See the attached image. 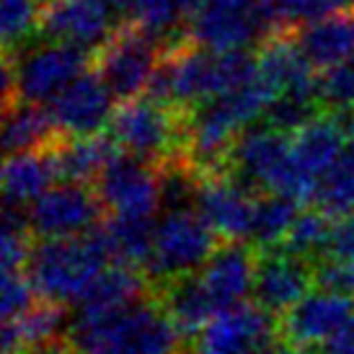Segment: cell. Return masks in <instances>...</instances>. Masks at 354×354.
<instances>
[{"label":"cell","mask_w":354,"mask_h":354,"mask_svg":"<svg viewBox=\"0 0 354 354\" xmlns=\"http://www.w3.org/2000/svg\"><path fill=\"white\" fill-rule=\"evenodd\" d=\"M315 290L354 297V264L328 259V256L318 259L315 261Z\"/></svg>","instance_id":"obj_32"},{"label":"cell","mask_w":354,"mask_h":354,"mask_svg":"<svg viewBox=\"0 0 354 354\" xmlns=\"http://www.w3.org/2000/svg\"><path fill=\"white\" fill-rule=\"evenodd\" d=\"M68 328V310L55 303H37L29 313H24L16 321H8L3 328V354H24L26 349L52 339H62V331Z\"/></svg>","instance_id":"obj_24"},{"label":"cell","mask_w":354,"mask_h":354,"mask_svg":"<svg viewBox=\"0 0 354 354\" xmlns=\"http://www.w3.org/2000/svg\"><path fill=\"white\" fill-rule=\"evenodd\" d=\"M315 207L339 220L354 212V140L315 189Z\"/></svg>","instance_id":"obj_28"},{"label":"cell","mask_w":354,"mask_h":354,"mask_svg":"<svg viewBox=\"0 0 354 354\" xmlns=\"http://www.w3.org/2000/svg\"><path fill=\"white\" fill-rule=\"evenodd\" d=\"M70 342L80 354H184V334L156 295L106 315H73Z\"/></svg>","instance_id":"obj_1"},{"label":"cell","mask_w":354,"mask_h":354,"mask_svg":"<svg viewBox=\"0 0 354 354\" xmlns=\"http://www.w3.org/2000/svg\"><path fill=\"white\" fill-rule=\"evenodd\" d=\"M324 256L354 264V212L336 220L334 233H331V241H328V248H326Z\"/></svg>","instance_id":"obj_33"},{"label":"cell","mask_w":354,"mask_h":354,"mask_svg":"<svg viewBox=\"0 0 354 354\" xmlns=\"http://www.w3.org/2000/svg\"><path fill=\"white\" fill-rule=\"evenodd\" d=\"M73 352H75V346H73L70 339H52V342L31 346L24 354H73Z\"/></svg>","instance_id":"obj_35"},{"label":"cell","mask_w":354,"mask_h":354,"mask_svg":"<svg viewBox=\"0 0 354 354\" xmlns=\"http://www.w3.org/2000/svg\"><path fill=\"white\" fill-rule=\"evenodd\" d=\"M111 251L106 246L104 230L96 227L93 233L80 238H59V241H41L34 243L29 261V279L37 297L55 305H80L109 269Z\"/></svg>","instance_id":"obj_2"},{"label":"cell","mask_w":354,"mask_h":354,"mask_svg":"<svg viewBox=\"0 0 354 354\" xmlns=\"http://www.w3.org/2000/svg\"><path fill=\"white\" fill-rule=\"evenodd\" d=\"M272 31H295L331 16L354 13V0H261Z\"/></svg>","instance_id":"obj_26"},{"label":"cell","mask_w":354,"mask_h":354,"mask_svg":"<svg viewBox=\"0 0 354 354\" xmlns=\"http://www.w3.org/2000/svg\"><path fill=\"white\" fill-rule=\"evenodd\" d=\"M324 354H354V318L339 331L336 336H331L324 346H321Z\"/></svg>","instance_id":"obj_34"},{"label":"cell","mask_w":354,"mask_h":354,"mask_svg":"<svg viewBox=\"0 0 354 354\" xmlns=\"http://www.w3.org/2000/svg\"><path fill=\"white\" fill-rule=\"evenodd\" d=\"M52 156L57 163V176L62 184H83L91 187L106 171V166L119 156V148L109 135L93 138H62L52 145Z\"/></svg>","instance_id":"obj_19"},{"label":"cell","mask_w":354,"mask_h":354,"mask_svg":"<svg viewBox=\"0 0 354 354\" xmlns=\"http://www.w3.org/2000/svg\"><path fill=\"white\" fill-rule=\"evenodd\" d=\"M109 138L124 156L160 168L184 158V114L140 96L117 106L109 122Z\"/></svg>","instance_id":"obj_4"},{"label":"cell","mask_w":354,"mask_h":354,"mask_svg":"<svg viewBox=\"0 0 354 354\" xmlns=\"http://www.w3.org/2000/svg\"><path fill=\"white\" fill-rule=\"evenodd\" d=\"M336 220L328 212H324L321 207H308L297 215L295 225L290 230V236L285 238L282 243V251L292 256H300V259H308V261H318L321 256L326 254L328 248V241H331V233H334Z\"/></svg>","instance_id":"obj_27"},{"label":"cell","mask_w":354,"mask_h":354,"mask_svg":"<svg viewBox=\"0 0 354 354\" xmlns=\"http://www.w3.org/2000/svg\"><path fill=\"white\" fill-rule=\"evenodd\" d=\"M256 197L259 194L241 187L230 174L202 176L197 212L223 241H248Z\"/></svg>","instance_id":"obj_16"},{"label":"cell","mask_w":354,"mask_h":354,"mask_svg":"<svg viewBox=\"0 0 354 354\" xmlns=\"http://www.w3.org/2000/svg\"><path fill=\"white\" fill-rule=\"evenodd\" d=\"M259 251L246 241H223L197 274H192L199 297L212 318L233 310L254 295Z\"/></svg>","instance_id":"obj_9"},{"label":"cell","mask_w":354,"mask_h":354,"mask_svg":"<svg viewBox=\"0 0 354 354\" xmlns=\"http://www.w3.org/2000/svg\"><path fill=\"white\" fill-rule=\"evenodd\" d=\"M297 44L313 70H328L354 57V16H331L295 31Z\"/></svg>","instance_id":"obj_21"},{"label":"cell","mask_w":354,"mask_h":354,"mask_svg":"<svg viewBox=\"0 0 354 354\" xmlns=\"http://www.w3.org/2000/svg\"><path fill=\"white\" fill-rule=\"evenodd\" d=\"M354 318V297L313 290L279 318V336L287 346H324Z\"/></svg>","instance_id":"obj_14"},{"label":"cell","mask_w":354,"mask_h":354,"mask_svg":"<svg viewBox=\"0 0 354 354\" xmlns=\"http://www.w3.org/2000/svg\"><path fill=\"white\" fill-rule=\"evenodd\" d=\"M300 212L303 209H300L295 199L282 197V194H259L246 243L254 246L259 254L282 248V243L290 236V230H292Z\"/></svg>","instance_id":"obj_25"},{"label":"cell","mask_w":354,"mask_h":354,"mask_svg":"<svg viewBox=\"0 0 354 354\" xmlns=\"http://www.w3.org/2000/svg\"><path fill=\"white\" fill-rule=\"evenodd\" d=\"M184 354H207V352H202V349H187Z\"/></svg>","instance_id":"obj_37"},{"label":"cell","mask_w":354,"mask_h":354,"mask_svg":"<svg viewBox=\"0 0 354 354\" xmlns=\"http://www.w3.org/2000/svg\"><path fill=\"white\" fill-rule=\"evenodd\" d=\"M354 140V114L321 111L295 135H290V158L303 187L305 202H313L321 178L334 168Z\"/></svg>","instance_id":"obj_8"},{"label":"cell","mask_w":354,"mask_h":354,"mask_svg":"<svg viewBox=\"0 0 354 354\" xmlns=\"http://www.w3.org/2000/svg\"><path fill=\"white\" fill-rule=\"evenodd\" d=\"M318 96L324 111L354 114V57L318 75Z\"/></svg>","instance_id":"obj_30"},{"label":"cell","mask_w":354,"mask_h":354,"mask_svg":"<svg viewBox=\"0 0 354 354\" xmlns=\"http://www.w3.org/2000/svg\"><path fill=\"white\" fill-rule=\"evenodd\" d=\"M277 354H324L321 349H310V346H287L282 344V349Z\"/></svg>","instance_id":"obj_36"},{"label":"cell","mask_w":354,"mask_h":354,"mask_svg":"<svg viewBox=\"0 0 354 354\" xmlns=\"http://www.w3.org/2000/svg\"><path fill=\"white\" fill-rule=\"evenodd\" d=\"M315 287V264L300 256H292L274 248L259 254L254 282V303L261 305L266 313L282 318L292 310L300 300L313 292Z\"/></svg>","instance_id":"obj_13"},{"label":"cell","mask_w":354,"mask_h":354,"mask_svg":"<svg viewBox=\"0 0 354 354\" xmlns=\"http://www.w3.org/2000/svg\"><path fill=\"white\" fill-rule=\"evenodd\" d=\"M256 62H259V75L274 88L277 96L285 91L310 88L318 83L310 62L305 59L297 44V37L290 31H277L266 41H261Z\"/></svg>","instance_id":"obj_18"},{"label":"cell","mask_w":354,"mask_h":354,"mask_svg":"<svg viewBox=\"0 0 354 354\" xmlns=\"http://www.w3.org/2000/svg\"><path fill=\"white\" fill-rule=\"evenodd\" d=\"M217 233L205 223L197 209H171L158 220L153 256L145 277L153 292L176 282L181 277L197 274L217 251Z\"/></svg>","instance_id":"obj_5"},{"label":"cell","mask_w":354,"mask_h":354,"mask_svg":"<svg viewBox=\"0 0 354 354\" xmlns=\"http://www.w3.org/2000/svg\"><path fill=\"white\" fill-rule=\"evenodd\" d=\"M88 68V52L59 44L39 41L26 44L24 50L6 55L3 62V101L13 104H52L65 88Z\"/></svg>","instance_id":"obj_3"},{"label":"cell","mask_w":354,"mask_h":354,"mask_svg":"<svg viewBox=\"0 0 354 354\" xmlns=\"http://www.w3.org/2000/svg\"><path fill=\"white\" fill-rule=\"evenodd\" d=\"M106 207L96 189L83 184H55V187L26 209L29 227L41 241L80 238L104 225Z\"/></svg>","instance_id":"obj_10"},{"label":"cell","mask_w":354,"mask_h":354,"mask_svg":"<svg viewBox=\"0 0 354 354\" xmlns=\"http://www.w3.org/2000/svg\"><path fill=\"white\" fill-rule=\"evenodd\" d=\"M93 189L111 217H156L160 207L158 168L132 156L114 158Z\"/></svg>","instance_id":"obj_12"},{"label":"cell","mask_w":354,"mask_h":354,"mask_svg":"<svg viewBox=\"0 0 354 354\" xmlns=\"http://www.w3.org/2000/svg\"><path fill=\"white\" fill-rule=\"evenodd\" d=\"M37 305V290L31 285L29 272H3L0 285V313L3 321H16Z\"/></svg>","instance_id":"obj_31"},{"label":"cell","mask_w":354,"mask_h":354,"mask_svg":"<svg viewBox=\"0 0 354 354\" xmlns=\"http://www.w3.org/2000/svg\"><path fill=\"white\" fill-rule=\"evenodd\" d=\"M150 279L138 269L114 264L96 279V285L88 290V295L80 300L75 315H106L124 310L129 305L153 297Z\"/></svg>","instance_id":"obj_20"},{"label":"cell","mask_w":354,"mask_h":354,"mask_svg":"<svg viewBox=\"0 0 354 354\" xmlns=\"http://www.w3.org/2000/svg\"><path fill=\"white\" fill-rule=\"evenodd\" d=\"M114 93L96 73H83L70 88L50 104V111L62 138H93L101 135L114 117Z\"/></svg>","instance_id":"obj_15"},{"label":"cell","mask_w":354,"mask_h":354,"mask_svg":"<svg viewBox=\"0 0 354 354\" xmlns=\"http://www.w3.org/2000/svg\"><path fill=\"white\" fill-rule=\"evenodd\" d=\"M124 26V0H52L41 13L39 34L96 55Z\"/></svg>","instance_id":"obj_6"},{"label":"cell","mask_w":354,"mask_h":354,"mask_svg":"<svg viewBox=\"0 0 354 354\" xmlns=\"http://www.w3.org/2000/svg\"><path fill=\"white\" fill-rule=\"evenodd\" d=\"M59 140L62 135L57 129V122L47 106H37V104L6 106V127H3L6 156L47 150Z\"/></svg>","instance_id":"obj_22"},{"label":"cell","mask_w":354,"mask_h":354,"mask_svg":"<svg viewBox=\"0 0 354 354\" xmlns=\"http://www.w3.org/2000/svg\"><path fill=\"white\" fill-rule=\"evenodd\" d=\"M156 217H109L104 220V238L111 251V261L138 269L145 274L156 243Z\"/></svg>","instance_id":"obj_23"},{"label":"cell","mask_w":354,"mask_h":354,"mask_svg":"<svg viewBox=\"0 0 354 354\" xmlns=\"http://www.w3.org/2000/svg\"><path fill=\"white\" fill-rule=\"evenodd\" d=\"M41 13H44L41 0H3L0 24H3L6 55H13L29 44V39L41 26Z\"/></svg>","instance_id":"obj_29"},{"label":"cell","mask_w":354,"mask_h":354,"mask_svg":"<svg viewBox=\"0 0 354 354\" xmlns=\"http://www.w3.org/2000/svg\"><path fill=\"white\" fill-rule=\"evenodd\" d=\"M199 349L207 354H277L282 349L279 318L256 303L238 305L199 334Z\"/></svg>","instance_id":"obj_11"},{"label":"cell","mask_w":354,"mask_h":354,"mask_svg":"<svg viewBox=\"0 0 354 354\" xmlns=\"http://www.w3.org/2000/svg\"><path fill=\"white\" fill-rule=\"evenodd\" d=\"M166 47L150 39L135 26H124L104 50L93 55V73L99 75L117 101L140 99L142 91L150 88L158 65Z\"/></svg>","instance_id":"obj_7"},{"label":"cell","mask_w":354,"mask_h":354,"mask_svg":"<svg viewBox=\"0 0 354 354\" xmlns=\"http://www.w3.org/2000/svg\"><path fill=\"white\" fill-rule=\"evenodd\" d=\"M57 178V163H55L52 148L8 156L6 158V166H3V197H6V207L26 212L34 202H39L55 187Z\"/></svg>","instance_id":"obj_17"}]
</instances>
